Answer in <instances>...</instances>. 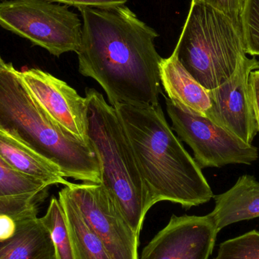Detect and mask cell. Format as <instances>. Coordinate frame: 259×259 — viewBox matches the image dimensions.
Segmentation results:
<instances>
[{"label": "cell", "instance_id": "5", "mask_svg": "<svg viewBox=\"0 0 259 259\" xmlns=\"http://www.w3.org/2000/svg\"><path fill=\"white\" fill-rule=\"evenodd\" d=\"M174 53L208 91L229 78L246 56L241 28L223 12L197 0H192Z\"/></svg>", "mask_w": 259, "mask_h": 259}, {"label": "cell", "instance_id": "20", "mask_svg": "<svg viewBox=\"0 0 259 259\" xmlns=\"http://www.w3.org/2000/svg\"><path fill=\"white\" fill-rule=\"evenodd\" d=\"M240 24L245 52L259 56V0H244Z\"/></svg>", "mask_w": 259, "mask_h": 259}, {"label": "cell", "instance_id": "11", "mask_svg": "<svg viewBox=\"0 0 259 259\" xmlns=\"http://www.w3.org/2000/svg\"><path fill=\"white\" fill-rule=\"evenodd\" d=\"M219 231L208 214L176 216L145 246L139 259H208Z\"/></svg>", "mask_w": 259, "mask_h": 259}, {"label": "cell", "instance_id": "7", "mask_svg": "<svg viewBox=\"0 0 259 259\" xmlns=\"http://www.w3.org/2000/svg\"><path fill=\"white\" fill-rule=\"evenodd\" d=\"M172 129L193 150L201 168L222 167L228 164L249 165L258 160V149L207 117L197 115L165 99Z\"/></svg>", "mask_w": 259, "mask_h": 259}, {"label": "cell", "instance_id": "16", "mask_svg": "<svg viewBox=\"0 0 259 259\" xmlns=\"http://www.w3.org/2000/svg\"><path fill=\"white\" fill-rule=\"evenodd\" d=\"M59 200L65 211L76 259H112L100 239L82 218L74 201L64 187Z\"/></svg>", "mask_w": 259, "mask_h": 259}, {"label": "cell", "instance_id": "21", "mask_svg": "<svg viewBox=\"0 0 259 259\" xmlns=\"http://www.w3.org/2000/svg\"><path fill=\"white\" fill-rule=\"evenodd\" d=\"M228 15L236 25L240 27V17L244 0H197Z\"/></svg>", "mask_w": 259, "mask_h": 259}, {"label": "cell", "instance_id": "14", "mask_svg": "<svg viewBox=\"0 0 259 259\" xmlns=\"http://www.w3.org/2000/svg\"><path fill=\"white\" fill-rule=\"evenodd\" d=\"M16 222L15 235L0 241V259H56L50 232L36 214Z\"/></svg>", "mask_w": 259, "mask_h": 259}, {"label": "cell", "instance_id": "26", "mask_svg": "<svg viewBox=\"0 0 259 259\" xmlns=\"http://www.w3.org/2000/svg\"><path fill=\"white\" fill-rule=\"evenodd\" d=\"M0 1H6V0H0Z\"/></svg>", "mask_w": 259, "mask_h": 259}, {"label": "cell", "instance_id": "13", "mask_svg": "<svg viewBox=\"0 0 259 259\" xmlns=\"http://www.w3.org/2000/svg\"><path fill=\"white\" fill-rule=\"evenodd\" d=\"M214 199L215 205L208 215L219 232L232 224L259 218V181L252 175L240 177L230 190Z\"/></svg>", "mask_w": 259, "mask_h": 259}, {"label": "cell", "instance_id": "10", "mask_svg": "<svg viewBox=\"0 0 259 259\" xmlns=\"http://www.w3.org/2000/svg\"><path fill=\"white\" fill-rule=\"evenodd\" d=\"M17 73L30 95L55 123L80 141L91 144L85 97L63 80L42 70L31 68Z\"/></svg>", "mask_w": 259, "mask_h": 259}, {"label": "cell", "instance_id": "15", "mask_svg": "<svg viewBox=\"0 0 259 259\" xmlns=\"http://www.w3.org/2000/svg\"><path fill=\"white\" fill-rule=\"evenodd\" d=\"M0 157L17 171L45 183L49 187L69 184L60 169L20 141L0 130Z\"/></svg>", "mask_w": 259, "mask_h": 259}, {"label": "cell", "instance_id": "25", "mask_svg": "<svg viewBox=\"0 0 259 259\" xmlns=\"http://www.w3.org/2000/svg\"><path fill=\"white\" fill-rule=\"evenodd\" d=\"M6 62H5L3 60V59H2L1 56H0V68H4V67H6Z\"/></svg>", "mask_w": 259, "mask_h": 259}, {"label": "cell", "instance_id": "22", "mask_svg": "<svg viewBox=\"0 0 259 259\" xmlns=\"http://www.w3.org/2000/svg\"><path fill=\"white\" fill-rule=\"evenodd\" d=\"M52 3H61L67 6L92 9H109L123 6L127 0H48Z\"/></svg>", "mask_w": 259, "mask_h": 259}, {"label": "cell", "instance_id": "3", "mask_svg": "<svg viewBox=\"0 0 259 259\" xmlns=\"http://www.w3.org/2000/svg\"><path fill=\"white\" fill-rule=\"evenodd\" d=\"M12 64L0 68V130L56 164L65 178L100 184L101 164L87 144L55 123L30 95Z\"/></svg>", "mask_w": 259, "mask_h": 259}, {"label": "cell", "instance_id": "23", "mask_svg": "<svg viewBox=\"0 0 259 259\" xmlns=\"http://www.w3.org/2000/svg\"><path fill=\"white\" fill-rule=\"evenodd\" d=\"M249 88L255 113V121L259 132V69L251 72L249 75Z\"/></svg>", "mask_w": 259, "mask_h": 259}, {"label": "cell", "instance_id": "8", "mask_svg": "<svg viewBox=\"0 0 259 259\" xmlns=\"http://www.w3.org/2000/svg\"><path fill=\"white\" fill-rule=\"evenodd\" d=\"M65 188L111 258L139 259L140 236L130 226L102 183L70 182Z\"/></svg>", "mask_w": 259, "mask_h": 259}, {"label": "cell", "instance_id": "17", "mask_svg": "<svg viewBox=\"0 0 259 259\" xmlns=\"http://www.w3.org/2000/svg\"><path fill=\"white\" fill-rule=\"evenodd\" d=\"M45 183L12 168L0 157V205L22 209L35 205L45 192Z\"/></svg>", "mask_w": 259, "mask_h": 259}, {"label": "cell", "instance_id": "9", "mask_svg": "<svg viewBox=\"0 0 259 259\" xmlns=\"http://www.w3.org/2000/svg\"><path fill=\"white\" fill-rule=\"evenodd\" d=\"M258 69V59L246 56L229 78L209 91L211 108L207 118L248 144H252L258 132L249 88V75Z\"/></svg>", "mask_w": 259, "mask_h": 259}, {"label": "cell", "instance_id": "2", "mask_svg": "<svg viewBox=\"0 0 259 259\" xmlns=\"http://www.w3.org/2000/svg\"><path fill=\"white\" fill-rule=\"evenodd\" d=\"M127 132L152 206L162 201L185 209L214 198L196 160L166 121L161 105L114 106Z\"/></svg>", "mask_w": 259, "mask_h": 259}, {"label": "cell", "instance_id": "19", "mask_svg": "<svg viewBox=\"0 0 259 259\" xmlns=\"http://www.w3.org/2000/svg\"><path fill=\"white\" fill-rule=\"evenodd\" d=\"M214 259H259V231L253 230L221 243Z\"/></svg>", "mask_w": 259, "mask_h": 259}, {"label": "cell", "instance_id": "4", "mask_svg": "<svg viewBox=\"0 0 259 259\" xmlns=\"http://www.w3.org/2000/svg\"><path fill=\"white\" fill-rule=\"evenodd\" d=\"M88 136L101 164L102 184L140 236L152 208L128 136L116 109L95 89H87Z\"/></svg>", "mask_w": 259, "mask_h": 259}, {"label": "cell", "instance_id": "12", "mask_svg": "<svg viewBox=\"0 0 259 259\" xmlns=\"http://www.w3.org/2000/svg\"><path fill=\"white\" fill-rule=\"evenodd\" d=\"M160 79L170 100L190 112L206 117L211 108L209 91L187 71L174 52L168 58L161 59Z\"/></svg>", "mask_w": 259, "mask_h": 259}, {"label": "cell", "instance_id": "18", "mask_svg": "<svg viewBox=\"0 0 259 259\" xmlns=\"http://www.w3.org/2000/svg\"><path fill=\"white\" fill-rule=\"evenodd\" d=\"M39 219L51 236L56 259H76L65 211L59 199L52 198L47 213Z\"/></svg>", "mask_w": 259, "mask_h": 259}, {"label": "cell", "instance_id": "6", "mask_svg": "<svg viewBox=\"0 0 259 259\" xmlns=\"http://www.w3.org/2000/svg\"><path fill=\"white\" fill-rule=\"evenodd\" d=\"M0 26L59 57L77 53L82 22L68 6L48 0H6L0 3Z\"/></svg>", "mask_w": 259, "mask_h": 259}, {"label": "cell", "instance_id": "1", "mask_svg": "<svg viewBox=\"0 0 259 259\" xmlns=\"http://www.w3.org/2000/svg\"><path fill=\"white\" fill-rule=\"evenodd\" d=\"M79 72L103 88L112 106H156L161 94L158 34L125 6L80 8Z\"/></svg>", "mask_w": 259, "mask_h": 259}, {"label": "cell", "instance_id": "24", "mask_svg": "<svg viewBox=\"0 0 259 259\" xmlns=\"http://www.w3.org/2000/svg\"><path fill=\"white\" fill-rule=\"evenodd\" d=\"M17 222L8 214H0V241L9 240L15 235Z\"/></svg>", "mask_w": 259, "mask_h": 259}]
</instances>
